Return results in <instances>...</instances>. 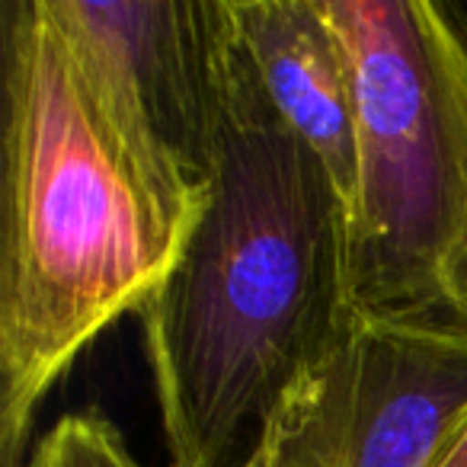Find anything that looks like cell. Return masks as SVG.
I'll list each match as a JSON object with an SVG mask.
<instances>
[{
	"label": "cell",
	"instance_id": "9c48e42d",
	"mask_svg": "<svg viewBox=\"0 0 467 467\" xmlns=\"http://www.w3.org/2000/svg\"><path fill=\"white\" fill-rule=\"evenodd\" d=\"M451 4V14L458 16V23L464 26V33H467V0H448Z\"/></svg>",
	"mask_w": 467,
	"mask_h": 467
},
{
	"label": "cell",
	"instance_id": "277c9868",
	"mask_svg": "<svg viewBox=\"0 0 467 467\" xmlns=\"http://www.w3.org/2000/svg\"><path fill=\"white\" fill-rule=\"evenodd\" d=\"M467 410V346L349 317L241 467H429Z\"/></svg>",
	"mask_w": 467,
	"mask_h": 467
},
{
	"label": "cell",
	"instance_id": "ba28073f",
	"mask_svg": "<svg viewBox=\"0 0 467 467\" xmlns=\"http://www.w3.org/2000/svg\"><path fill=\"white\" fill-rule=\"evenodd\" d=\"M429 467H467V410L448 429L445 441L439 445Z\"/></svg>",
	"mask_w": 467,
	"mask_h": 467
},
{
	"label": "cell",
	"instance_id": "6da1fadb",
	"mask_svg": "<svg viewBox=\"0 0 467 467\" xmlns=\"http://www.w3.org/2000/svg\"><path fill=\"white\" fill-rule=\"evenodd\" d=\"M346 224L330 170L273 106L231 29L212 189L138 307L170 467H241L330 352L352 317Z\"/></svg>",
	"mask_w": 467,
	"mask_h": 467
},
{
	"label": "cell",
	"instance_id": "52a82bcc",
	"mask_svg": "<svg viewBox=\"0 0 467 467\" xmlns=\"http://www.w3.org/2000/svg\"><path fill=\"white\" fill-rule=\"evenodd\" d=\"M23 467H144L112 420L93 410L65 413L33 448Z\"/></svg>",
	"mask_w": 467,
	"mask_h": 467
},
{
	"label": "cell",
	"instance_id": "7a4b0ae2",
	"mask_svg": "<svg viewBox=\"0 0 467 467\" xmlns=\"http://www.w3.org/2000/svg\"><path fill=\"white\" fill-rule=\"evenodd\" d=\"M0 467L39 403L170 273L205 199L131 131L48 0H4Z\"/></svg>",
	"mask_w": 467,
	"mask_h": 467
},
{
	"label": "cell",
	"instance_id": "8992f818",
	"mask_svg": "<svg viewBox=\"0 0 467 467\" xmlns=\"http://www.w3.org/2000/svg\"><path fill=\"white\" fill-rule=\"evenodd\" d=\"M263 90L320 154L346 212L358 173V90L343 33L324 0H227Z\"/></svg>",
	"mask_w": 467,
	"mask_h": 467
},
{
	"label": "cell",
	"instance_id": "3957f363",
	"mask_svg": "<svg viewBox=\"0 0 467 467\" xmlns=\"http://www.w3.org/2000/svg\"><path fill=\"white\" fill-rule=\"evenodd\" d=\"M358 90L346 301L467 346V33L448 0H324Z\"/></svg>",
	"mask_w": 467,
	"mask_h": 467
},
{
	"label": "cell",
	"instance_id": "5b68a950",
	"mask_svg": "<svg viewBox=\"0 0 467 467\" xmlns=\"http://www.w3.org/2000/svg\"><path fill=\"white\" fill-rule=\"evenodd\" d=\"M116 109L154 157L208 199L224 119L227 0H48Z\"/></svg>",
	"mask_w": 467,
	"mask_h": 467
}]
</instances>
